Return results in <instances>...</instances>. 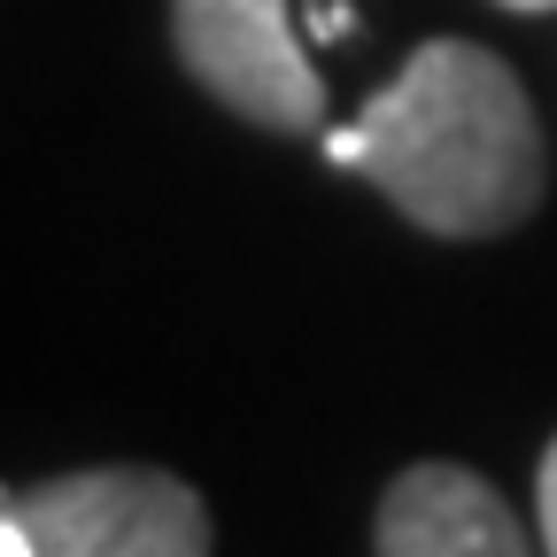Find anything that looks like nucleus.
<instances>
[{"label": "nucleus", "instance_id": "obj_1", "mask_svg": "<svg viewBox=\"0 0 557 557\" xmlns=\"http://www.w3.org/2000/svg\"><path fill=\"white\" fill-rule=\"evenodd\" d=\"M325 148L434 240H504L549 194L542 116L480 39H426Z\"/></svg>", "mask_w": 557, "mask_h": 557}, {"label": "nucleus", "instance_id": "obj_2", "mask_svg": "<svg viewBox=\"0 0 557 557\" xmlns=\"http://www.w3.org/2000/svg\"><path fill=\"white\" fill-rule=\"evenodd\" d=\"M0 557H218V519L163 465H78L0 496Z\"/></svg>", "mask_w": 557, "mask_h": 557}, {"label": "nucleus", "instance_id": "obj_3", "mask_svg": "<svg viewBox=\"0 0 557 557\" xmlns=\"http://www.w3.org/2000/svg\"><path fill=\"white\" fill-rule=\"evenodd\" d=\"M178 70L240 124L302 139L325 124V86L295 39L287 0H171Z\"/></svg>", "mask_w": 557, "mask_h": 557}, {"label": "nucleus", "instance_id": "obj_4", "mask_svg": "<svg viewBox=\"0 0 557 557\" xmlns=\"http://www.w3.org/2000/svg\"><path fill=\"white\" fill-rule=\"evenodd\" d=\"M372 549L380 557H534L504 487L449 457H418L380 487Z\"/></svg>", "mask_w": 557, "mask_h": 557}, {"label": "nucleus", "instance_id": "obj_5", "mask_svg": "<svg viewBox=\"0 0 557 557\" xmlns=\"http://www.w3.org/2000/svg\"><path fill=\"white\" fill-rule=\"evenodd\" d=\"M534 511H542V542H549V557H557V434H549L542 472H534Z\"/></svg>", "mask_w": 557, "mask_h": 557}, {"label": "nucleus", "instance_id": "obj_6", "mask_svg": "<svg viewBox=\"0 0 557 557\" xmlns=\"http://www.w3.org/2000/svg\"><path fill=\"white\" fill-rule=\"evenodd\" d=\"M504 9H519V16H549L557 0H504Z\"/></svg>", "mask_w": 557, "mask_h": 557}]
</instances>
